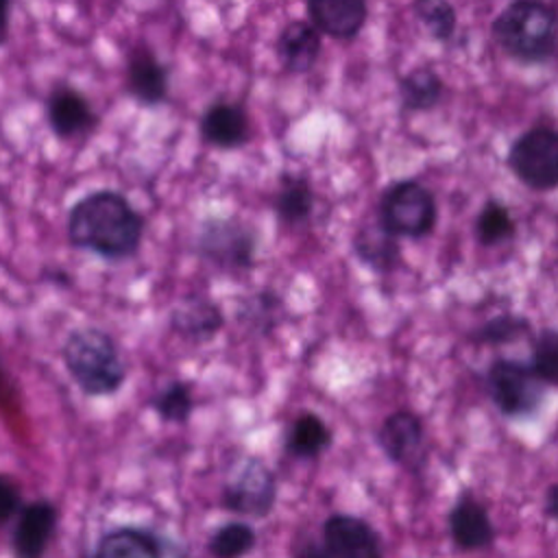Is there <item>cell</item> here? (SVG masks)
<instances>
[{
    "label": "cell",
    "instance_id": "6da1fadb",
    "mask_svg": "<svg viewBox=\"0 0 558 558\" xmlns=\"http://www.w3.org/2000/svg\"><path fill=\"white\" fill-rule=\"evenodd\" d=\"M144 231V214L118 190H94L81 196L65 216L68 242L105 262L135 257Z\"/></svg>",
    "mask_w": 558,
    "mask_h": 558
},
{
    "label": "cell",
    "instance_id": "7a4b0ae2",
    "mask_svg": "<svg viewBox=\"0 0 558 558\" xmlns=\"http://www.w3.org/2000/svg\"><path fill=\"white\" fill-rule=\"evenodd\" d=\"M495 44L521 63H545L558 50V11L545 0H512L493 20Z\"/></svg>",
    "mask_w": 558,
    "mask_h": 558
},
{
    "label": "cell",
    "instance_id": "3957f363",
    "mask_svg": "<svg viewBox=\"0 0 558 558\" xmlns=\"http://www.w3.org/2000/svg\"><path fill=\"white\" fill-rule=\"evenodd\" d=\"M61 353L68 373L85 395H113L126 379V366L116 340L98 327L70 331Z\"/></svg>",
    "mask_w": 558,
    "mask_h": 558
},
{
    "label": "cell",
    "instance_id": "277c9868",
    "mask_svg": "<svg viewBox=\"0 0 558 558\" xmlns=\"http://www.w3.org/2000/svg\"><path fill=\"white\" fill-rule=\"evenodd\" d=\"M255 231L240 218L209 216L201 222L194 251L218 272L238 275L255 266Z\"/></svg>",
    "mask_w": 558,
    "mask_h": 558
},
{
    "label": "cell",
    "instance_id": "5b68a950",
    "mask_svg": "<svg viewBox=\"0 0 558 558\" xmlns=\"http://www.w3.org/2000/svg\"><path fill=\"white\" fill-rule=\"evenodd\" d=\"M377 218L395 238L421 240L436 227V198L421 181L401 179L384 190Z\"/></svg>",
    "mask_w": 558,
    "mask_h": 558
},
{
    "label": "cell",
    "instance_id": "8992f818",
    "mask_svg": "<svg viewBox=\"0 0 558 558\" xmlns=\"http://www.w3.org/2000/svg\"><path fill=\"white\" fill-rule=\"evenodd\" d=\"M510 172L530 190L549 192L558 187V131L532 126L523 131L508 150Z\"/></svg>",
    "mask_w": 558,
    "mask_h": 558
},
{
    "label": "cell",
    "instance_id": "52a82bcc",
    "mask_svg": "<svg viewBox=\"0 0 558 558\" xmlns=\"http://www.w3.org/2000/svg\"><path fill=\"white\" fill-rule=\"evenodd\" d=\"M486 386L493 403L506 416H523L538 408L543 399V381L532 366L514 360H497L486 373Z\"/></svg>",
    "mask_w": 558,
    "mask_h": 558
},
{
    "label": "cell",
    "instance_id": "ba28073f",
    "mask_svg": "<svg viewBox=\"0 0 558 558\" xmlns=\"http://www.w3.org/2000/svg\"><path fill=\"white\" fill-rule=\"evenodd\" d=\"M124 89L142 107H157L168 100L170 74L153 48L137 41L126 54Z\"/></svg>",
    "mask_w": 558,
    "mask_h": 558
},
{
    "label": "cell",
    "instance_id": "9c48e42d",
    "mask_svg": "<svg viewBox=\"0 0 558 558\" xmlns=\"http://www.w3.org/2000/svg\"><path fill=\"white\" fill-rule=\"evenodd\" d=\"M275 501V480L272 473L257 460L248 458L233 473L231 482L225 486L222 504L229 510L264 517Z\"/></svg>",
    "mask_w": 558,
    "mask_h": 558
},
{
    "label": "cell",
    "instance_id": "30bf717a",
    "mask_svg": "<svg viewBox=\"0 0 558 558\" xmlns=\"http://www.w3.org/2000/svg\"><path fill=\"white\" fill-rule=\"evenodd\" d=\"M46 120L59 140H74L96 129L98 113L83 92L72 85H57L46 100Z\"/></svg>",
    "mask_w": 558,
    "mask_h": 558
},
{
    "label": "cell",
    "instance_id": "8fae6325",
    "mask_svg": "<svg viewBox=\"0 0 558 558\" xmlns=\"http://www.w3.org/2000/svg\"><path fill=\"white\" fill-rule=\"evenodd\" d=\"M323 545L329 558H381L377 532L351 514H333L323 523Z\"/></svg>",
    "mask_w": 558,
    "mask_h": 558
},
{
    "label": "cell",
    "instance_id": "7c38bea8",
    "mask_svg": "<svg viewBox=\"0 0 558 558\" xmlns=\"http://www.w3.org/2000/svg\"><path fill=\"white\" fill-rule=\"evenodd\" d=\"M377 442L392 462L405 469L416 471L425 462L423 425L412 412L390 414L377 434Z\"/></svg>",
    "mask_w": 558,
    "mask_h": 558
},
{
    "label": "cell",
    "instance_id": "4fadbf2b",
    "mask_svg": "<svg viewBox=\"0 0 558 558\" xmlns=\"http://www.w3.org/2000/svg\"><path fill=\"white\" fill-rule=\"evenodd\" d=\"M96 558H187V554L170 538L137 527H118L100 538Z\"/></svg>",
    "mask_w": 558,
    "mask_h": 558
},
{
    "label": "cell",
    "instance_id": "5bb4252c",
    "mask_svg": "<svg viewBox=\"0 0 558 558\" xmlns=\"http://www.w3.org/2000/svg\"><path fill=\"white\" fill-rule=\"evenodd\" d=\"M198 131L205 144L220 150L240 148L251 140V122L244 107L229 100L211 102L201 116Z\"/></svg>",
    "mask_w": 558,
    "mask_h": 558
},
{
    "label": "cell",
    "instance_id": "9a60e30c",
    "mask_svg": "<svg viewBox=\"0 0 558 558\" xmlns=\"http://www.w3.org/2000/svg\"><path fill=\"white\" fill-rule=\"evenodd\" d=\"M307 22L331 39L349 41L360 35L368 7L366 0H305Z\"/></svg>",
    "mask_w": 558,
    "mask_h": 558
},
{
    "label": "cell",
    "instance_id": "2e32d148",
    "mask_svg": "<svg viewBox=\"0 0 558 558\" xmlns=\"http://www.w3.org/2000/svg\"><path fill=\"white\" fill-rule=\"evenodd\" d=\"M323 50L320 33L307 20L288 22L277 37V57L286 72L305 74L310 72Z\"/></svg>",
    "mask_w": 558,
    "mask_h": 558
},
{
    "label": "cell",
    "instance_id": "e0dca14e",
    "mask_svg": "<svg viewBox=\"0 0 558 558\" xmlns=\"http://www.w3.org/2000/svg\"><path fill=\"white\" fill-rule=\"evenodd\" d=\"M57 525V510L50 501L28 504L17 519L13 532L15 558H44L50 536Z\"/></svg>",
    "mask_w": 558,
    "mask_h": 558
},
{
    "label": "cell",
    "instance_id": "ac0fdd59",
    "mask_svg": "<svg viewBox=\"0 0 558 558\" xmlns=\"http://www.w3.org/2000/svg\"><path fill=\"white\" fill-rule=\"evenodd\" d=\"M225 316L220 307L205 296H187L170 312V327L190 340L203 342L220 331Z\"/></svg>",
    "mask_w": 558,
    "mask_h": 558
},
{
    "label": "cell",
    "instance_id": "d6986e66",
    "mask_svg": "<svg viewBox=\"0 0 558 558\" xmlns=\"http://www.w3.org/2000/svg\"><path fill=\"white\" fill-rule=\"evenodd\" d=\"M451 538L460 549H482L495 538L493 523L482 504L471 497H462L449 514Z\"/></svg>",
    "mask_w": 558,
    "mask_h": 558
},
{
    "label": "cell",
    "instance_id": "ffe728a7",
    "mask_svg": "<svg viewBox=\"0 0 558 558\" xmlns=\"http://www.w3.org/2000/svg\"><path fill=\"white\" fill-rule=\"evenodd\" d=\"M353 253L362 264H366L379 272H390L399 264V242L379 222V218L373 222H364L355 231Z\"/></svg>",
    "mask_w": 558,
    "mask_h": 558
},
{
    "label": "cell",
    "instance_id": "44dd1931",
    "mask_svg": "<svg viewBox=\"0 0 558 558\" xmlns=\"http://www.w3.org/2000/svg\"><path fill=\"white\" fill-rule=\"evenodd\" d=\"M445 96V83L440 74L429 65H418L399 78L401 109L408 113L432 111Z\"/></svg>",
    "mask_w": 558,
    "mask_h": 558
},
{
    "label": "cell",
    "instance_id": "7402d4cb",
    "mask_svg": "<svg viewBox=\"0 0 558 558\" xmlns=\"http://www.w3.org/2000/svg\"><path fill=\"white\" fill-rule=\"evenodd\" d=\"M277 216L288 225L305 222L314 211V192L305 177H281L279 190L272 198Z\"/></svg>",
    "mask_w": 558,
    "mask_h": 558
},
{
    "label": "cell",
    "instance_id": "603a6c76",
    "mask_svg": "<svg viewBox=\"0 0 558 558\" xmlns=\"http://www.w3.org/2000/svg\"><path fill=\"white\" fill-rule=\"evenodd\" d=\"M514 218L510 214V209L497 201V198H488L484 203V207L480 209L477 218H475V240L482 246H497L506 240H510L514 235Z\"/></svg>",
    "mask_w": 558,
    "mask_h": 558
},
{
    "label": "cell",
    "instance_id": "cb8c5ba5",
    "mask_svg": "<svg viewBox=\"0 0 558 558\" xmlns=\"http://www.w3.org/2000/svg\"><path fill=\"white\" fill-rule=\"evenodd\" d=\"M329 445V429L325 421L312 412L301 414L288 434V449L299 458H314Z\"/></svg>",
    "mask_w": 558,
    "mask_h": 558
},
{
    "label": "cell",
    "instance_id": "d4e9b609",
    "mask_svg": "<svg viewBox=\"0 0 558 558\" xmlns=\"http://www.w3.org/2000/svg\"><path fill=\"white\" fill-rule=\"evenodd\" d=\"M412 13L436 41H449L458 26V13L449 0H412Z\"/></svg>",
    "mask_w": 558,
    "mask_h": 558
},
{
    "label": "cell",
    "instance_id": "484cf974",
    "mask_svg": "<svg viewBox=\"0 0 558 558\" xmlns=\"http://www.w3.org/2000/svg\"><path fill=\"white\" fill-rule=\"evenodd\" d=\"M255 547V532L251 525L231 521L218 527L209 541V554L214 558H242Z\"/></svg>",
    "mask_w": 558,
    "mask_h": 558
},
{
    "label": "cell",
    "instance_id": "4316f807",
    "mask_svg": "<svg viewBox=\"0 0 558 558\" xmlns=\"http://www.w3.org/2000/svg\"><path fill=\"white\" fill-rule=\"evenodd\" d=\"M279 310H281L279 296L270 290H262V292H255V294H248L246 299H242V303L238 307V316L242 323H246L255 329H262L266 333L277 323Z\"/></svg>",
    "mask_w": 558,
    "mask_h": 558
},
{
    "label": "cell",
    "instance_id": "83f0119b",
    "mask_svg": "<svg viewBox=\"0 0 558 558\" xmlns=\"http://www.w3.org/2000/svg\"><path fill=\"white\" fill-rule=\"evenodd\" d=\"M530 331H532V325L527 318L514 316V314H501L480 325L473 333V340L480 344H506V342L519 340L521 336H527Z\"/></svg>",
    "mask_w": 558,
    "mask_h": 558
},
{
    "label": "cell",
    "instance_id": "f1b7e54d",
    "mask_svg": "<svg viewBox=\"0 0 558 558\" xmlns=\"http://www.w3.org/2000/svg\"><path fill=\"white\" fill-rule=\"evenodd\" d=\"M532 371L543 384L558 386V329H543L534 338Z\"/></svg>",
    "mask_w": 558,
    "mask_h": 558
},
{
    "label": "cell",
    "instance_id": "f546056e",
    "mask_svg": "<svg viewBox=\"0 0 558 558\" xmlns=\"http://www.w3.org/2000/svg\"><path fill=\"white\" fill-rule=\"evenodd\" d=\"M153 405L163 421L183 423L192 412V390L183 381H172L155 397Z\"/></svg>",
    "mask_w": 558,
    "mask_h": 558
},
{
    "label": "cell",
    "instance_id": "4dcf8cb0",
    "mask_svg": "<svg viewBox=\"0 0 558 558\" xmlns=\"http://www.w3.org/2000/svg\"><path fill=\"white\" fill-rule=\"evenodd\" d=\"M17 506H20L17 484L11 477L0 475V521H7L9 517H13L17 512Z\"/></svg>",
    "mask_w": 558,
    "mask_h": 558
},
{
    "label": "cell",
    "instance_id": "1f68e13d",
    "mask_svg": "<svg viewBox=\"0 0 558 558\" xmlns=\"http://www.w3.org/2000/svg\"><path fill=\"white\" fill-rule=\"evenodd\" d=\"M9 15H11V0H0V46L9 33Z\"/></svg>",
    "mask_w": 558,
    "mask_h": 558
},
{
    "label": "cell",
    "instance_id": "d6a6232c",
    "mask_svg": "<svg viewBox=\"0 0 558 558\" xmlns=\"http://www.w3.org/2000/svg\"><path fill=\"white\" fill-rule=\"evenodd\" d=\"M547 514L558 521V484L551 486L547 493Z\"/></svg>",
    "mask_w": 558,
    "mask_h": 558
},
{
    "label": "cell",
    "instance_id": "836d02e7",
    "mask_svg": "<svg viewBox=\"0 0 558 558\" xmlns=\"http://www.w3.org/2000/svg\"><path fill=\"white\" fill-rule=\"evenodd\" d=\"M299 558H329V556L325 554V549H314V547H310V549H305Z\"/></svg>",
    "mask_w": 558,
    "mask_h": 558
}]
</instances>
